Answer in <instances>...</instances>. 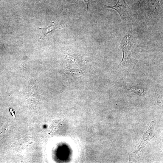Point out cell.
<instances>
[{
	"label": "cell",
	"instance_id": "cell-1",
	"mask_svg": "<svg viewBox=\"0 0 163 163\" xmlns=\"http://www.w3.org/2000/svg\"><path fill=\"white\" fill-rule=\"evenodd\" d=\"M123 53L122 65L124 66L130 63L134 47L133 30L130 26L127 32L124 35L120 44Z\"/></svg>",
	"mask_w": 163,
	"mask_h": 163
},
{
	"label": "cell",
	"instance_id": "cell-2",
	"mask_svg": "<svg viewBox=\"0 0 163 163\" xmlns=\"http://www.w3.org/2000/svg\"><path fill=\"white\" fill-rule=\"evenodd\" d=\"M104 5L106 8L114 10L117 11L120 15L122 20L124 21H129L132 17V11L125 0H117V3L113 6Z\"/></svg>",
	"mask_w": 163,
	"mask_h": 163
},
{
	"label": "cell",
	"instance_id": "cell-3",
	"mask_svg": "<svg viewBox=\"0 0 163 163\" xmlns=\"http://www.w3.org/2000/svg\"><path fill=\"white\" fill-rule=\"evenodd\" d=\"M64 27H65L62 24H57L54 22H52L51 24L48 27L45 28L39 29V30L41 31L39 39L43 40L46 35L54 30L57 29H61Z\"/></svg>",
	"mask_w": 163,
	"mask_h": 163
},
{
	"label": "cell",
	"instance_id": "cell-4",
	"mask_svg": "<svg viewBox=\"0 0 163 163\" xmlns=\"http://www.w3.org/2000/svg\"><path fill=\"white\" fill-rule=\"evenodd\" d=\"M122 86L125 89L133 92L139 96H143L144 95L145 91L143 89L132 87L125 85H122Z\"/></svg>",
	"mask_w": 163,
	"mask_h": 163
},
{
	"label": "cell",
	"instance_id": "cell-5",
	"mask_svg": "<svg viewBox=\"0 0 163 163\" xmlns=\"http://www.w3.org/2000/svg\"><path fill=\"white\" fill-rule=\"evenodd\" d=\"M79 1V0H77V1ZM83 1L86 3V5H87V11H88L89 9L88 4H89V3L90 0H83Z\"/></svg>",
	"mask_w": 163,
	"mask_h": 163
},
{
	"label": "cell",
	"instance_id": "cell-6",
	"mask_svg": "<svg viewBox=\"0 0 163 163\" xmlns=\"http://www.w3.org/2000/svg\"><path fill=\"white\" fill-rule=\"evenodd\" d=\"M10 113H11V114L14 116V117H15V112L11 108H10Z\"/></svg>",
	"mask_w": 163,
	"mask_h": 163
}]
</instances>
